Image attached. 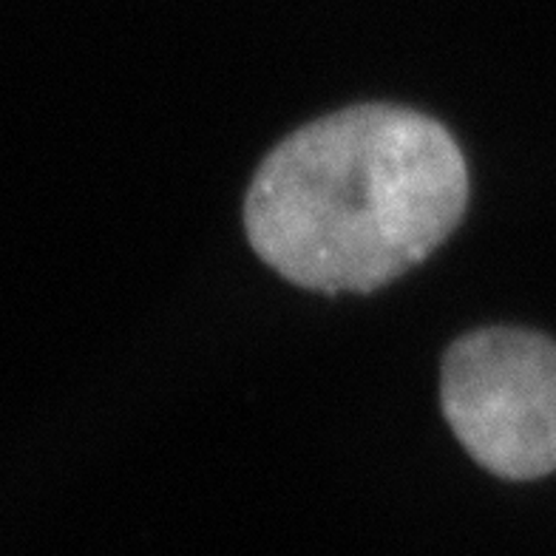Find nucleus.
<instances>
[{
  "label": "nucleus",
  "instance_id": "1",
  "mask_svg": "<svg viewBox=\"0 0 556 556\" xmlns=\"http://www.w3.org/2000/svg\"><path fill=\"white\" fill-rule=\"evenodd\" d=\"M469 174L438 119L355 105L281 142L244 202L258 256L315 293H372L432 256L460 225Z\"/></svg>",
  "mask_w": 556,
  "mask_h": 556
},
{
  "label": "nucleus",
  "instance_id": "2",
  "mask_svg": "<svg viewBox=\"0 0 556 556\" xmlns=\"http://www.w3.org/2000/svg\"><path fill=\"white\" fill-rule=\"evenodd\" d=\"M443 412L463 448L491 475L556 471V344L540 332L480 330L443 358Z\"/></svg>",
  "mask_w": 556,
  "mask_h": 556
}]
</instances>
